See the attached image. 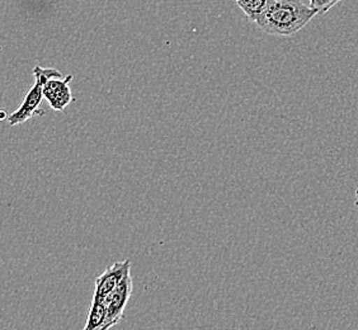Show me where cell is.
<instances>
[{
    "instance_id": "1",
    "label": "cell",
    "mask_w": 358,
    "mask_h": 330,
    "mask_svg": "<svg viewBox=\"0 0 358 330\" xmlns=\"http://www.w3.org/2000/svg\"><path fill=\"white\" fill-rule=\"evenodd\" d=\"M315 15L317 10L300 0H267L255 23L268 35L292 36L308 26Z\"/></svg>"
},
{
    "instance_id": "6",
    "label": "cell",
    "mask_w": 358,
    "mask_h": 330,
    "mask_svg": "<svg viewBox=\"0 0 358 330\" xmlns=\"http://www.w3.org/2000/svg\"><path fill=\"white\" fill-rule=\"evenodd\" d=\"M106 319H107V305L96 299H93L84 329L103 330Z\"/></svg>"
},
{
    "instance_id": "3",
    "label": "cell",
    "mask_w": 358,
    "mask_h": 330,
    "mask_svg": "<svg viewBox=\"0 0 358 330\" xmlns=\"http://www.w3.org/2000/svg\"><path fill=\"white\" fill-rule=\"evenodd\" d=\"M132 295L131 272L126 273L116 289L110 294V303L107 306V319L103 330L110 329L124 319V309Z\"/></svg>"
},
{
    "instance_id": "4",
    "label": "cell",
    "mask_w": 358,
    "mask_h": 330,
    "mask_svg": "<svg viewBox=\"0 0 358 330\" xmlns=\"http://www.w3.org/2000/svg\"><path fill=\"white\" fill-rule=\"evenodd\" d=\"M43 98H45L43 85L38 80H36L35 85L26 94L18 110L8 117V124L10 126H18V124H24L27 120L34 117L36 115L43 116L45 110H40Z\"/></svg>"
},
{
    "instance_id": "7",
    "label": "cell",
    "mask_w": 358,
    "mask_h": 330,
    "mask_svg": "<svg viewBox=\"0 0 358 330\" xmlns=\"http://www.w3.org/2000/svg\"><path fill=\"white\" fill-rule=\"evenodd\" d=\"M235 1L250 22L257 21V18L261 15L267 3V0H235Z\"/></svg>"
},
{
    "instance_id": "10",
    "label": "cell",
    "mask_w": 358,
    "mask_h": 330,
    "mask_svg": "<svg viewBox=\"0 0 358 330\" xmlns=\"http://www.w3.org/2000/svg\"><path fill=\"white\" fill-rule=\"evenodd\" d=\"M356 207L358 208V188L356 189Z\"/></svg>"
},
{
    "instance_id": "9",
    "label": "cell",
    "mask_w": 358,
    "mask_h": 330,
    "mask_svg": "<svg viewBox=\"0 0 358 330\" xmlns=\"http://www.w3.org/2000/svg\"><path fill=\"white\" fill-rule=\"evenodd\" d=\"M342 0H309V6L314 10H317V15H323L328 13L331 8L337 6L338 3H341Z\"/></svg>"
},
{
    "instance_id": "5",
    "label": "cell",
    "mask_w": 358,
    "mask_h": 330,
    "mask_svg": "<svg viewBox=\"0 0 358 330\" xmlns=\"http://www.w3.org/2000/svg\"><path fill=\"white\" fill-rule=\"evenodd\" d=\"M74 76L54 78L43 84V96L48 99L51 108L55 110H64L74 99L70 90L69 82Z\"/></svg>"
},
{
    "instance_id": "2",
    "label": "cell",
    "mask_w": 358,
    "mask_h": 330,
    "mask_svg": "<svg viewBox=\"0 0 358 330\" xmlns=\"http://www.w3.org/2000/svg\"><path fill=\"white\" fill-rule=\"evenodd\" d=\"M129 272H131V261H130V259L116 261L115 264H112L110 267L104 271L102 275L96 277L93 299H96V300L102 301L108 306L110 294L116 289L118 283L121 282V280Z\"/></svg>"
},
{
    "instance_id": "8",
    "label": "cell",
    "mask_w": 358,
    "mask_h": 330,
    "mask_svg": "<svg viewBox=\"0 0 358 330\" xmlns=\"http://www.w3.org/2000/svg\"><path fill=\"white\" fill-rule=\"evenodd\" d=\"M34 76H35L36 80H38L43 85L50 79L62 78V74L59 70L54 69V68H42L40 65H37L34 69Z\"/></svg>"
}]
</instances>
